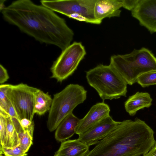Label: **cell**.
<instances>
[{
  "mask_svg": "<svg viewBox=\"0 0 156 156\" xmlns=\"http://www.w3.org/2000/svg\"><path fill=\"white\" fill-rule=\"evenodd\" d=\"M9 84H2L0 85V113L4 115L7 113L9 100L7 92Z\"/></svg>",
  "mask_w": 156,
  "mask_h": 156,
  "instance_id": "ac0fdd59",
  "label": "cell"
},
{
  "mask_svg": "<svg viewBox=\"0 0 156 156\" xmlns=\"http://www.w3.org/2000/svg\"><path fill=\"white\" fill-rule=\"evenodd\" d=\"M122 7L128 10L132 11L136 6L139 0H122Z\"/></svg>",
  "mask_w": 156,
  "mask_h": 156,
  "instance_id": "cb8c5ba5",
  "label": "cell"
},
{
  "mask_svg": "<svg viewBox=\"0 0 156 156\" xmlns=\"http://www.w3.org/2000/svg\"><path fill=\"white\" fill-rule=\"evenodd\" d=\"M89 147L77 139L62 142L54 156H85Z\"/></svg>",
  "mask_w": 156,
  "mask_h": 156,
  "instance_id": "4fadbf2b",
  "label": "cell"
},
{
  "mask_svg": "<svg viewBox=\"0 0 156 156\" xmlns=\"http://www.w3.org/2000/svg\"><path fill=\"white\" fill-rule=\"evenodd\" d=\"M122 7V0H97L94 8L95 17L102 22L105 18L119 17Z\"/></svg>",
  "mask_w": 156,
  "mask_h": 156,
  "instance_id": "7c38bea8",
  "label": "cell"
},
{
  "mask_svg": "<svg viewBox=\"0 0 156 156\" xmlns=\"http://www.w3.org/2000/svg\"><path fill=\"white\" fill-rule=\"evenodd\" d=\"M109 106L103 102L93 105L82 119H80L75 130V133L80 135L109 115Z\"/></svg>",
  "mask_w": 156,
  "mask_h": 156,
  "instance_id": "8fae6325",
  "label": "cell"
},
{
  "mask_svg": "<svg viewBox=\"0 0 156 156\" xmlns=\"http://www.w3.org/2000/svg\"><path fill=\"white\" fill-rule=\"evenodd\" d=\"M87 91L82 86L70 84L60 92L54 95L47 122L49 130L57 129L62 121L72 113L78 105L82 103L87 98Z\"/></svg>",
  "mask_w": 156,
  "mask_h": 156,
  "instance_id": "5b68a950",
  "label": "cell"
},
{
  "mask_svg": "<svg viewBox=\"0 0 156 156\" xmlns=\"http://www.w3.org/2000/svg\"><path fill=\"white\" fill-rule=\"evenodd\" d=\"M86 77L103 101L126 97L127 82L110 64L98 65L86 71Z\"/></svg>",
  "mask_w": 156,
  "mask_h": 156,
  "instance_id": "277c9868",
  "label": "cell"
},
{
  "mask_svg": "<svg viewBox=\"0 0 156 156\" xmlns=\"http://www.w3.org/2000/svg\"><path fill=\"white\" fill-rule=\"evenodd\" d=\"M136 82L143 87L156 85V71L144 73L137 79Z\"/></svg>",
  "mask_w": 156,
  "mask_h": 156,
  "instance_id": "d6986e66",
  "label": "cell"
},
{
  "mask_svg": "<svg viewBox=\"0 0 156 156\" xmlns=\"http://www.w3.org/2000/svg\"><path fill=\"white\" fill-rule=\"evenodd\" d=\"M0 145L4 147L5 145L7 136L6 117L0 114Z\"/></svg>",
  "mask_w": 156,
  "mask_h": 156,
  "instance_id": "7402d4cb",
  "label": "cell"
},
{
  "mask_svg": "<svg viewBox=\"0 0 156 156\" xmlns=\"http://www.w3.org/2000/svg\"><path fill=\"white\" fill-rule=\"evenodd\" d=\"M4 20L42 43L62 51L70 44L74 34L64 19L30 0L14 1L1 11Z\"/></svg>",
  "mask_w": 156,
  "mask_h": 156,
  "instance_id": "6da1fadb",
  "label": "cell"
},
{
  "mask_svg": "<svg viewBox=\"0 0 156 156\" xmlns=\"http://www.w3.org/2000/svg\"><path fill=\"white\" fill-rule=\"evenodd\" d=\"M5 1V0H1L0 1V10L1 11L3 9L5 8V7L4 5V2Z\"/></svg>",
  "mask_w": 156,
  "mask_h": 156,
  "instance_id": "83f0119b",
  "label": "cell"
},
{
  "mask_svg": "<svg viewBox=\"0 0 156 156\" xmlns=\"http://www.w3.org/2000/svg\"><path fill=\"white\" fill-rule=\"evenodd\" d=\"M97 0H63L40 1L41 5L54 12L65 15L76 20L99 24L97 20L94 8Z\"/></svg>",
  "mask_w": 156,
  "mask_h": 156,
  "instance_id": "8992f818",
  "label": "cell"
},
{
  "mask_svg": "<svg viewBox=\"0 0 156 156\" xmlns=\"http://www.w3.org/2000/svg\"><path fill=\"white\" fill-rule=\"evenodd\" d=\"M20 123L23 130L27 132L33 137L34 128L33 121L27 118H23L20 120Z\"/></svg>",
  "mask_w": 156,
  "mask_h": 156,
  "instance_id": "603a6c76",
  "label": "cell"
},
{
  "mask_svg": "<svg viewBox=\"0 0 156 156\" xmlns=\"http://www.w3.org/2000/svg\"><path fill=\"white\" fill-rule=\"evenodd\" d=\"M86 54L80 42H75L64 49L54 62L51 69V78L61 82L72 75Z\"/></svg>",
  "mask_w": 156,
  "mask_h": 156,
  "instance_id": "52a82bcc",
  "label": "cell"
},
{
  "mask_svg": "<svg viewBox=\"0 0 156 156\" xmlns=\"http://www.w3.org/2000/svg\"><path fill=\"white\" fill-rule=\"evenodd\" d=\"M23 83L9 84L7 95L20 120L27 118L32 121L35 95L39 90Z\"/></svg>",
  "mask_w": 156,
  "mask_h": 156,
  "instance_id": "ba28073f",
  "label": "cell"
},
{
  "mask_svg": "<svg viewBox=\"0 0 156 156\" xmlns=\"http://www.w3.org/2000/svg\"><path fill=\"white\" fill-rule=\"evenodd\" d=\"M52 99L48 94L40 89L35 94L34 106V113L39 115L44 114L49 111L52 103Z\"/></svg>",
  "mask_w": 156,
  "mask_h": 156,
  "instance_id": "2e32d148",
  "label": "cell"
},
{
  "mask_svg": "<svg viewBox=\"0 0 156 156\" xmlns=\"http://www.w3.org/2000/svg\"><path fill=\"white\" fill-rule=\"evenodd\" d=\"M20 139V146L26 153L32 144L33 137L27 131L23 130L18 133Z\"/></svg>",
  "mask_w": 156,
  "mask_h": 156,
  "instance_id": "ffe728a7",
  "label": "cell"
},
{
  "mask_svg": "<svg viewBox=\"0 0 156 156\" xmlns=\"http://www.w3.org/2000/svg\"><path fill=\"white\" fill-rule=\"evenodd\" d=\"M152 100L148 93L138 92L130 96L125 102V108L130 115L133 116L138 110L150 107Z\"/></svg>",
  "mask_w": 156,
  "mask_h": 156,
  "instance_id": "9a60e30c",
  "label": "cell"
},
{
  "mask_svg": "<svg viewBox=\"0 0 156 156\" xmlns=\"http://www.w3.org/2000/svg\"><path fill=\"white\" fill-rule=\"evenodd\" d=\"M132 15L151 33L156 32V0H139Z\"/></svg>",
  "mask_w": 156,
  "mask_h": 156,
  "instance_id": "30bf717a",
  "label": "cell"
},
{
  "mask_svg": "<svg viewBox=\"0 0 156 156\" xmlns=\"http://www.w3.org/2000/svg\"><path fill=\"white\" fill-rule=\"evenodd\" d=\"M7 113L8 115L11 118H15L19 119L15 109L9 100Z\"/></svg>",
  "mask_w": 156,
  "mask_h": 156,
  "instance_id": "484cf974",
  "label": "cell"
},
{
  "mask_svg": "<svg viewBox=\"0 0 156 156\" xmlns=\"http://www.w3.org/2000/svg\"><path fill=\"white\" fill-rule=\"evenodd\" d=\"M9 78L7 70L1 64L0 65V84L6 81Z\"/></svg>",
  "mask_w": 156,
  "mask_h": 156,
  "instance_id": "d4e9b609",
  "label": "cell"
},
{
  "mask_svg": "<svg viewBox=\"0 0 156 156\" xmlns=\"http://www.w3.org/2000/svg\"><path fill=\"white\" fill-rule=\"evenodd\" d=\"M143 156H156V142L150 151Z\"/></svg>",
  "mask_w": 156,
  "mask_h": 156,
  "instance_id": "4316f807",
  "label": "cell"
},
{
  "mask_svg": "<svg viewBox=\"0 0 156 156\" xmlns=\"http://www.w3.org/2000/svg\"><path fill=\"white\" fill-rule=\"evenodd\" d=\"M7 136L6 143L4 147L13 148L20 145V141L12 118L8 115L6 117Z\"/></svg>",
  "mask_w": 156,
  "mask_h": 156,
  "instance_id": "e0dca14e",
  "label": "cell"
},
{
  "mask_svg": "<svg viewBox=\"0 0 156 156\" xmlns=\"http://www.w3.org/2000/svg\"><path fill=\"white\" fill-rule=\"evenodd\" d=\"M109 64L130 85L136 82L141 75L156 71V58L145 48L134 49L129 54L112 56Z\"/></svg>",
  "mask_w": 156,
  "mask_h": 156,
  "instance_id": "3957f363",
  "label": "cell"
},
{
  "mask_svg": "<svg viewBox=\"0 0 156 156\" xmlns=\"http://www.w3.org/2000/svg\"><path fill=\"white\" fill-rule=\"evenodd\" d=\"M156 141L154 132L145 122L136 118L120 123L85 156H140Z\"/></svg>",
  "mask_w": 156,
  "mask_h": 156,
  "instance_id": "7a4b0ae2",
  "label": "cell"
},
{
  "mask_svg": "<svg viewBox=\"0 0 156 156\" xmlns=\"http://www.w3.org/2000/svg\"><path fill=\"white\" fill-rule=\"evenodd\" d=\"M80 120L73 112L67 115L56 129L55 133L56 140L62 142L71 137L75 133L76 129Z\"/></svg>",
  "mask_w": 156,
  "mask_h": 156,
  "instance_id": "5bb4252c",
  "label": "cell"
},
{
  "mask_svg": "<svg viewBox=\"0 0 156 156\" xmlns=\"http://www.w3.org/2000/svg\"><path fill=\"white\" fill-rule=\"evenodd\" d=\"M120 122L114 120L109 115L79 135L78 139L89 147L96 144L105 138Z\"/></svg>",
  "mask_w": 156,
  "mask_h": 156,
  "instance_id": "9c48e42d",
  "label": "cell"
},
{
  "mask_svg": "<svg viewBox=\"0 0 156 156\" xmlns=\"http://www.w3.org/2000/svg\"><path fill=\"white\" fill-rule=\"evenodd\" d=\"M0 152L5 156H26L25 153L19 146L13 148H6L0 145Z\"/></svg>",
  "mask_w": 156,
  "mask_h": 156,
  "instance_id": "44dd1931",
  "label": "cell"
}]
</instances>
